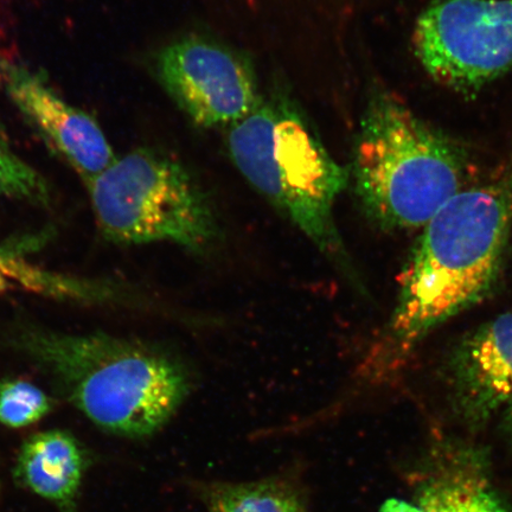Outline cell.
<instances>
[{
    "mask_svg": "<svg viewBox=\"0 0 512 512\" xmlns=\"http://www.w3.org/2000/svg\"><path fill=\"white\" fill-rule=\"evenodd\" d=\"M512 228V158L463 189L426 224L403 275L384 354L407 355L494 286Z\"/></svg>",
    "mask_w": 512,
    "mask_h": 512,
    "instance_id": "6da1fadb",
    "label": "cell"
},
{
    "mask_svg": "<svg viewBox=\"0 0 512 512\" xmlns=\"http://www.w3.org/2000/svg\"><path fill=\"white\" fill-rule=\"evenodd\" d=\"M106 432L156 433L190 392L183 364L164 351L106 334L24 330L8 339Z\"/></svg>",
    "mask_w": 512,
    "mask_h": 512,
    "instance_id": "7a4b0ae2",
    "label": "cell"
},
{
    "mask_svg": "<svg viewBox=\"0 0 512 512\" xmlns=\"http://www.w3.org/2000/svg\"><path fill=\"white\" fill-rule=\"evenodd\" d=\"M230 157L243 177L309 238L319 251L349 267L334 219L350 171L336 162L302 108L275 89L230 126Z\"/></svg>",
    "mask_w": 512,
    "mask_h": 512,
    "instance_id": "3957f363",
    "label": "cell"
},
{
    "mask_svg": "<svg viewBox=\"0 0 512 512\" xmlns=\"http://www.w3.org/2000/svg\"><path fill=\"white\" fill-rule=\"evenodd\" d=\"M464 152L387 92L370 96L350 178L371 220L387 229L425 227L464 189Z\"/></svg>",
    "mask_w": 512,
    "mask_h": 512,
    "instance_id": "277c9868",
    "label": "cell"
},
{
    "mask_svg": "<svg viewBox=\"0 0 512 512\" xmlns=\"http://www.w3.org/2000/svg\"><path fill=\"white\" fill-rule=\"evenodd\" d=\"M96 224L121 245L171 242L208 253L221 229L206 192L178 160L138 149L114 160L86 183Z\"/></svg>",
    "mask_w": 512,
    "mask_h": 512,
    "instance_id": "5b68a950",
    "label": "cell"
},
{
    "mask_svg": "<svg viewBox=\"0 0 512 512\" xmlns=\"http://www.w3.org/2000/svg\"><path fill=\"white\" fill-rule=\"evenodd\" d=\"M413 47L435 81L475 92L512 67V0H438L416 21Z\"/></svg>",
    "mask_w": 512,
    "mask_h": 512,
    "instance_id": "8992f818",
    "label": "cell"
},
{
    "mask_svg": "<svg viewBox=\"0 0 512 512\" xmlns=\"http://www.w3.org/2000/svg\"><path fill=\"white\" fill-rule=\"evenodd\" d=\"M155 66L166 93L201 127L232 126L262 98L245 57L203 38L169 44L158 54Z\"/></svg>",
    "mask_w": 512,
    "mask_h": 512,
    "instance_id": "52a82bcc",
    "label": "cell"
},
{
    "mask_svg": "<svg viewBox=\"0 0 512 512\" xmlns=\"http://www.w3.org/2000/svg\"><path fill=\"white\" fill-rule=\"evenodd\" d=\"M0 86L50 149L86 183L117 159L92 115L69 104L40 75L2 54Z\"/></svg>",
    "mask_w": 512,
    "mask_h": 512,
    "instance_id": "ba28073f",
    "label": "cell"
},
{
    "mask_svg": "<svg viewBox=\"0 0 512 512\" xmlns=\"http://www.w3.org/2000/svg\"><path fill=\"white\" fill-rule=\"evenodd\" d=\"M454 409L467 424L482 425L512 401V312L467 335L447 363Z\"/></svg>",
    "mask_w": 512,
    "mask_h": 512,
    "instance_id": "9c48e42d",
    "label": "cell"
},
{
    "mask_svg": "<svg viewBox=\"0 0 512 512\" xmlns=\"http://www.w3.org/2000/svg\"><path fill=\"white\" fill-rule=\"evenodd\" d=\"M85 470V452L79 441L59 430L32 435L19 451L16 464L19 482L67 511L74 508Z\"/></svg>",
    "mask_w": 512,
    "mask_h": 512,
    "instance_id": "30bf717a",
    "label": "cell"
},
{
    "mask_svg": "<svg viewBox=\"0 0 512 512\" xmlns=\"http://www.w3.org/2000/svg\"><path fill=\"white\" fill-rule=\"evenodd\" d=\"M204 497L210 512H307L299 492L278 479L211 484Z\"/></svg>",
    "mask_w": 512,
    "mask_h": 512,
    "instance_id": "8fae6325",
    "label": "cell"
},
{
    "mask_svg": "<svg viewBox=\"0 0 512 512\" xmlns=\"http://www.w3.org/2000/svg\"><path fill=\"white\" fill-rule=\"evenodd\" d=\"M419 502L424 512H508L479 479L462 471L430 480L422 489Z\"/></svg>",
    "mask_w": 512,
    "mask_h": 512,
    "instance_id": "7c38bea8",
    "label": "cell"
},
{
    "mask_svg": "<svg viewBox=\"0 0 512 512\" xmlns=\"http://www.w3.org/2000/svg\"><path fill=\"white\" fill-rule=\"evenodd\" d=\"M3 200L47 206L50 189L40 172L18 155L0 126V201Z\"/></svg>",
    "mask_w": 512,
    "mask_h": 512,
    "instance_id": "4fadbf2b",
    "label": "cell"
},
{
    "mask_svg": "<svg viewBox=\"0 0 512 512\" xmlns=\"http://www.w3.org/2000/svg\"><path fill=\"white\" fill-rule=\"evenodd\" d=\"M54 401L36 384L0 379V424L24 428L37 424L53 411Z\"/></svg>",
    "mask_w": 512,
    "mask_h": 512,
    "instance_id": "5bb4252c",
    "label": "cell"
},
{
    "mask_svg": "<svg viewBox=\"0 0 512 512\" xmlns=\"http://www.w3.org/2000/svg\"><path fill=\"white\" fill-rule=\"evenodd\" d=\"M14 253L0 249V294L15 290L11 280L10 261Z\"/></svg>",
    "mask_w": 512,
    "mask_h": 512,
    "instance_id": "9a60e30c",
    "label": "cell"
},
{
    "mask_svg": "<svg viewBox=\"0 0 512 512\" xmlns=\"http://www.w3.org/2000/svg\"><path fill=\"white\" fill-rule=\"evenodd\" d=\"M380 512H424L420 507L400 501V499H389L382 505Z\"/></svg>",
    "mask_w": 512,
    "mask_h": 512,
    "instance_id": "2e32d148",
    "label": "cell"
},
{
    "mask_svg": "<svg viewBox=\"0 0 512 512\" xmlns=\"http://www.w3.org/2000/svg\"><path fill=\"white\" fill-rule=\"evenodd\" d=\"M505 426H507L508 431L512 434V401L507 406V411H505Z\"/></svg>",
    "mask_w": 512,
    "mask_h": 512,
    "instance_id": "e0dca14e",
    "label": "cell"
}]
</instances>
